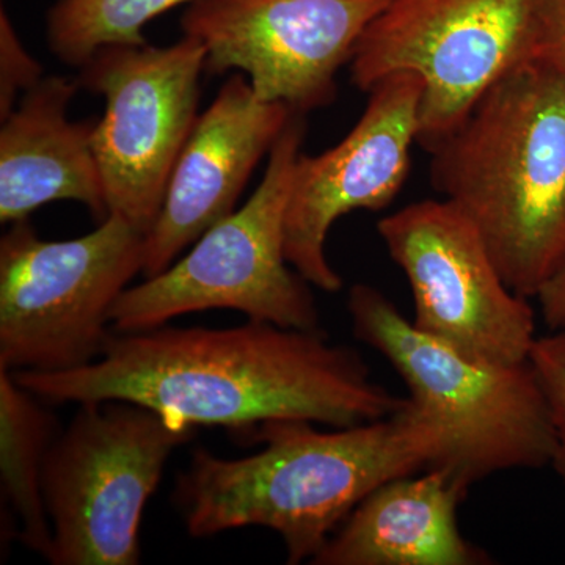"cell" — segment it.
Instances as JSON below:
<instances>
[{"mask_svg": "<svg viewBox=\"0 0 565 565\" xmlns=\"http://www.w3.org/2000/svg\"><path fill=\"white\" fill-rule=\"evenodd\" d=\"M47 403L128 401L184 426L255 429L275 419L349 427L403 407L362 355L321 329L250 321L230 329L111 330L102 356L61 373L14 371Z\"/></svg>", "mask_w": 565, "mask_h": 565, "instance_id": "obj_1", "label": "cell"}, {"mask_svg": "<svg viewBox=\"0 0 565 565\" xmlns=\"http://www.w3.org/2000/svg\"><path fill=\"white\" fill-rule=\"evenodd\" d=\"M256 455L225 459L196 448L177 479L174 504L195 539L262 526L280 535L286 563L311 561L367 494L438 467L445 434L411 399L384 418L333 433L302 419L252 429Z\"/></svg>", "mask_w": 565, "mask_h": 565, "instance_id": "obj_2", "label": "cell"}, {"mask_svg": "<svg viewBox=\"0 0 565 565\" xmlns=\"http://www.w3.org/2000/svg\"><path fill=\"white\" fill-rule=\"evenodd\" d=\"M430 181L475 223L512 291L535 299L565 266V77L527 62L429 151Z\"/></svg>", "mask_w": 565, "mask_h": 565, "instance_id": "obj_3", "label": "cell"}, {"mask_svg": "<svg viewBox=\"0 0 565 565\" xmlns=\"http://www.w3.org/2000/svg\"><path fill=\"white\" fill-rule=\"evenodd\" d=\"M356 340L381 353L408 399L445 434V468L468 490L503 471L552 463L555 429L530 362L493 363L423 333L381 289L356 282L348 294Z\"/></svg>", "mask_w": 565, "mask_h": 565, "instance_id": "obj_4", "label": "cell"}, {"mask_svg": "<svg viewBox=\"0 0 565 565\" xmlns=\"http://www.w3.org/2000/svg\"><path fill=\"white\" fill-rule=\"evenodd\" d=\"M305 134V115L294 114L248 202L207 230L180 262L129 286L111 307L114 330L154 329L207 310L239 311L250 321L289 329H321L311 285L285 255L286 207Z\"/></svg>", "mask_w": 565, "mask_h": 565, "instance_id": "obj_5", "label": "cell"}, {"mask_svg": "<svg viewBox=\"0 0 565 565\" xmlns=\"http://www.w3.org/2000/svg\"><path fill=\"white\" fill-rule=\"evenodd\" d=\"M145 241L115 214L68 241L11 223L0 239V367L61 373L98 360L111 307L143 270Z\"/></svg>", "mask_w": 565, "mask_h": 565, "instance_id": "obj_6", "label": "cell"}, {"mask_svg": "<svg viewBox=\"0 0 565 565\" xmlns=\"http://www.w3.org/2000/svg\"><path fill=\"white\" fill-rule=\"evenodd\" d=\"M193 427L128 401L81 403L43 468L54 565H136L140 523Z\"/></svg>", "mask_w": 565, "mask_h": 565, "instance_id": "obj_7", "label": "cell"}, {"mask_svg": "<svg viewBox=\"0 0 565 565\" xmlns=\"http://www.w3.org/2000/svg\"><path fill=\"white\" fill-rule=\"evenodd\" d=\"M537 58L535 0H386L349 66L364 93L394 74L419 77L416 143L429 152L501 77Z\"/></svg>", "mask_w": 565, "mask_h": 565, "instance_id": "obj_8", "label": "cell"}, {"mask_svg": "<svg viewBox=\"0 0 565 565\" xmlns=\"http://www.w3.org/2000/svg\"><path fill=\"white\" fill-rule=\"evenodd\" d=\"M206 50L182 35L166 47L111 46L79 68L84 90L103 96L93 147L109 214L150 234L167 185L199 120Z\"/></svg>", "mask_w": 565, "mask_h": 565, "instance_id": "obj_9", "label": "cell"}, {"mask_svg": "<svg viewBox=\"0 0 565 565\" xmlns=\"http://www.w3.org/2000/svg\"><path fill=\"white\" fill-rule=\"evenodd\" d=\"M377 233L414 296V326L493 363H526L539 334L530 299L512 291L475 223L448 200L385 215Z\"/></svg>", "mask_w": 565, "mask_h": 565, "instance_id": "obj_10", "label": "cell"}, {"mask_svg": "<svg viewBox=\"0 0 565 565\" xmlns=\"http://www.w3.org/2000/svg\"><path fill=\"white\" fill-rule=\"evenodd\" d=\"M385 3L195 0L180 25L206 50L204 73L243 71L262 102L307 115L334 102L338 73Z\"/></svg>", "mask_w": 565, "mask_h": 565, "instance_id": "obj_11", "label": "cell"}, {"mask_svg": "<svg viewBox=\"0 0 565 565\" xmlns=\"http://www.w3.org/2000/svg\"><path fill=\"white\" fill-rule=\"evenodd\" d=\"M423 84L399 73L371 88L362 117L330 150L300 152L285 217V255L305 280L338 292L343 278L327 259V236L353 211H382L403 191L418 136Z\"/></svg>", "mask_w": 565, "mask_h": 565, "instance_id": "obj_12", "label": "cell"}, {"mask_svg": "<svg viewBox=\"0 0 565 565\" xmlns=\"http://www.w3.org/2000/svg\"><path fill=\"white\" fill-rule=\"evenodd\" d=\"M296 111L264 103L250 81L236 73L200 115L174 163L158 221L145 241V278L172 266L236 203L264 156Z\"/></svg>", "mask_w": 565, "mask_h": 565, "instance_id": "obj_13", "label": "cell"}, {"mask_svg": "<svg viewBox=\"0 0 565 565\" xmlns=\"http://www.w3.org/2000/svg\"><path fill=\"white\" fill-rule=\"evenodd\" d=\"M76 77L44 76L0 126V222L25 221L58 200L107 218L102 170L93 147L96 120L73 121Z\"/></svg>", "mask_w": 565, "mask_h": 565, "instance_id": "obj_14", "label": "cell"}, {"mask_svg": "<svg viewBox=\"0 0 565 565\" xmlns=\"http://www.w3.org/2000/svg\"><path fill=\"white\" fill-rule=\"evenodd\" d=\"M468 489L440 467L392 479L356 505L310 561L315 565H486L460 531Z\"/></svg>", "mask_w": 565, "mask_h": 565, "instance_id": "obj_15", "label": "cell"}, {"mask_svg": "<svg viewBox=\"0 0 565 565\" xmlns=\"http://www.w3.org/2000/svg\"><path fill=\"white\" fill-rule=\"evenodd\" d=\"M36 394L0 367V479L7 503V542L50 559L52 527L43 497V468L58 435L57 419Z\"/></svg>", "mask_w": 565, "mask_h": 565, "instance_id": "obj_16", "label": "cell"}, {"mask_svg": "<svg viewBox=\"0 0 565 565\" xmlns=\"http://www.w3.org/2000/svg\"><path fill=\"white\" fill-rule=\"evenodd\" d=\"M195 0H57L46 13V43L57 61L79 70L111 46H145L143 28Z\"/></svg>", "mask_w": 565, "mask_h": 565, "instance_id": "obj_17", "label": "cell"}, {"mask_svg": "<svg viewBox=\"0 0 565 565\" xmlns=\"http://www.w3.org/2000/svg\"><path fill=\"white\" fill-rule=\"evenodd\" d=\"M530 363L552 412L555 452L550 465L555 468L565 487V330L539 337Z\"/></svg>", "mask_w": 565, "mask_h": 565, "instance_id": "obj_18", "label": "cell"}, {"mask_svg": "<svg viewBox=\"0 0 565 565\" xmlns=\"http://www.w3.org/2000/svg\"><path fill=\"white\" fill-rule=\"evenodd\" d=\"M44 77L41 63L25 50L9 11L0 10V120Z\"/></svg>", "mask_w": 565, "mask_h": 565, "instance_id": "obj_19", "label": "cell"}, {"mask_svg": "<svg viewBox=\"0 0 565 565\" xmlns=\"http://www.w3.org/2000/svg\"><path fill=\"white\" fill-rule=\"evenodd\" d=\"M539 61L565 77V0H535Z\"/></svg>", "mask_w": 565, "mask_h": 565, "instance_id": "obj_20", "label": "cell"}, {"mask_svg": "<svg viewBox=\"0 0 565 565\" xmlns=\"http://www.w3.org/2000/svg\"><path fill=\"white\" fill-rule=\"evenodd\" d=\"M535 300L550 332L565 330V266L546 282Z\"/></svg>", "mask_w": 565, "mask_h": 565, "instance_id": "obj_21", "label": "cell"}]
</instances>
